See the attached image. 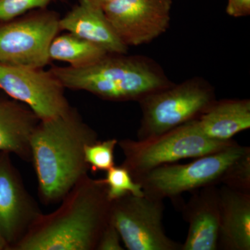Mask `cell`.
<instances>
[{
	"label": "cell",
	"mask_w": 250,
	"mask_h": 250,
	"mask_svg": "<svg viewBox=\"0 0 250 250\" xmlns=\"http://www.w3.org/2000/svg\"><path fill=\"white\" fill-rule=\"evenodd\" d=\"M226 13L233 18L246 17L250 14V0H228Z\"/></svg>",
	"instance_id": "603a6c76"
},
{
	"label": "cell",
	"mask_w": 250,
	"mask_h": 250,
	"mask_svg": "<svg viewBox=\"0 0 250 250\" xmlns=\"http://www.w3.org/2000/svg\"><path fill=\"white\" fill-rule=\"evenodd\" d=\"M0 89L27 105L40 121L56 118L71 108L65 87L42 68L0 63Z\"/></svg>",
	"instance_id": "9c48e42d"
},
{
	"label": "cell",
	"mask_w": 250,
	"mask_h": 250,
	"mask_svg": "<svg viewBox=\"0 0 250 250\" xmlns=\"http://www.w3.org/2000/svg\"><path fill=\"white\" fill-rule=\"evenodd\" d=\"M172 0H113L103 7L120 40L136 47L165 34L170 24Z\"/></svg>",
	"instance_id": "30bf717a"
},
{
	"label": "cell",
	"mask_w": 250,
	"mask_h": 250,
	"mask_svg": "<svg viewBox=\"0 0 250 250\" xmlns=\"http://www.w3.org/2000/svg\"><path fill=\"white\" fill-rule=\"evenodd\" d=\"M216 100L214 87L200 77L145 97L139 102L142 117L138 140L155 137L196 119Z\"/></svg>",
	"instance_id": "5b68a950"
},
{
	"label": "cell",
	"mask_w": 250,
	"mask_h": 250,
	"mask_svg": "<svg viewBox=\"0 0 250 250\" xmlns=\"http://www.w3.org/2000/svg\"><path fill=\"white\" fill-rule=\"evenodd\" d=\"M164 200L128 194L111 202L110 220L129 250H182L166 235Z\"/></svg>",
	"instance_id": "ba28073f"
},
{
	"label": "cell",
	"mask_w": 250,
	"mask_h": 250,
	"mask_svg": "<svg viewBox=\"0 0 250 250\" xmlns=\"http://www.w3.org/2000/svg\"><path fill=\"white\" fill-rule=\"evenodd\" d=\"M193 122L205 137L219 141H230L235 135L250 128V100H216Z\"/></svg>",
	"instance_id": "9a60e30c"
},
{
	"label": "cell",
	"mask_w": 250,
	"mask_h": 250,
	"mask_svg": "<svg viewBox=\"0 0 250 250\" xmlns=\"http://www.w3.org/2000/svg\"><path fill=\"white\" fill-rule=\"evenodd\" d=\"M106 188V193L110 202L132 194L136 196L145 195L141 184L135 182L127 169L124 166H113L106 171L104 179H100Z\"/></svg>",
	"instance_id": "ac0fdd59"
},
{
	"label": "cell",
	"mask_w": 250,
	"mask_h": 250,
	"mask_svg": "<svg viewBox=\"0 0 250 250\" xmlns=\"http://www.w3.org/2000/svg\"><path fill=\"white\" fill-rule=\"evenodd\" d=\"M57 13L40 9L0 23V63L43 68L49 46L60 31Z\"/></svg>",
	"instance_id": "52a82bcc"
},
{
	"label": "cell",
	"mask_w": 250,
	"mask_h": 250,
	"mask_svg": "<svg viewBox=\"0 0 250 250\" xmlns=\"http://www.w3.org/2000/svg\"><path fill=\"white\" fill-rule=\"evenodd\" d=\"M57 211L39 215L12 248L18 250H96L110 220L111 202L100 180L85 176Z\"/></svg>",
	"instance_id": "6da1fadb"
},
{
	"label": "cell",
	"mask_w": 250,
	"mask_h": 250,
	"mask_svg": "<svg viewBox=\"0 0 250 250\" xmlns=\"http://www.w3.org/2000/svg\"><path fill=\"white\" fill-rule=\"evenodd\" d=\"M8 248L9 246H8L7 243L0 233V250H6L8 249Z\"/></svg>",
	"instance_id": "d4e9b609"
},
{
	"label": "cell",
	"mask_w": 250,
	"mask_h": 250,
	"mask_svg": "<svg viewBox=\"0 0 250 250\" xmlns=\"http://www.w3.org/2000/svg\"><path fill=\"white\" fill-rule=\"evenodd\" d=\"M218 250H250V192L219 188Z\"/></svg>",
	"instance_id": "5bb4252c"
},
{
	"label": "cell",
	"mask_w": 250,
	"mask_h": 250,
	"mask_svg": "<svg viewBox=\"0 0 250 250\" xmlns=\"http://www.w3.org/2000/svg\"><path fill=\"white\" fill-rule=\"evenodd\" d=\"M236 141H219L205 137L193 121L167 132L145 140L118 141L127 169L133 179L159 166L186 159H196L223 150Z\"/></svg>",
	"instance_id": "277c9868"
},
{
	"label": "cell",
	"mask_w": 250,
	"mask_h": 250,
	"mask_svg": "<svg viewBox=\"0 0 250 250\" xmlns=\"http://www.w3.org/2000/svg\"><path fill=\"white\" fill-rule=\"evenodd\" d=\"M108 54L100 46L69 32L56 36L49 49L50 60L66 62L74 67L92 65Z\"/></svg>",
	"instance_id": "e0dca14e"
},
{
	"label": "cell",
	"mask_w": 250,
	"mask_h": 250,
	"mask_svg": "<svg viewBox=\"0 0 250 250\" xmlns=\"http://www.w3.org/2000/svg\"><path fill=\"white\" fill-rule=\"evenodd\" d=\"M121 241L118 230L110 220L100 236L96 250H123L124 248L121 246Z\"/></svg>",
	"instance_id": "7402d4cb"
},
{
	"label": "cell",
	"mask_w": 250,
	"mask_h": 250,
	"mask_svg": "<svg viewBox=\"0 0 250 250\" xmlns=\"http://www.w3.org/2000/svg\"><path fill=\"white\" fill-rule=\"evenodd\" d=\"M49 71L65 88L83 90L113 102L139 103L173 83L154 59L126 54H108L88 66H54Z\"/></svg>",
	"instance_id": "3957f363"
},
{
	"label": "cell",
	"mask_w": 250,
	"mask_h": 250,
	"mask_svg": "<svg viewBox=\"0 0 250 250\" xmlns=\"http://www.w3.org/2000/svg\"><path fill=\"white\" fill-rule=\"evenodd\" d=\"M40 120L18 101H0V152L30 153V140Z\"/></svg>",
	"instance_id": "2e32d148"
},
{
	"label": "cell",
	"mask_w": 250,
	"mask_h": 250,
	"mask_svg": "<svg viewBox=\"0 0 250 250\" xmlns=\"http://www.w3.org/2000/svg\"><path fill=\"white\" fill-rule=\"evenodd\" d=\"M250 148L236 142L223 150L196 158L187 164H166L134 179L145 195L164 200L175 199L185 192L222 184L233 163Z\"/></svg>",
	"instance_id": "8992f818"
},
{
	"label": "cell",
	"mask_w": 250,
	"mask_h": 250,
	"mask_svg": "<svg viewBox=\"0 0 250 250\" xmlns=\"http://www.w3.org/2000/svg\"><path fill=\"white\" fill-rule=\"evenodd\" d=\"M118 141L110 139L96 141L86 145L84 148L85 160L94 172L108 171L115 166V149Z\"/></svg>",
	"instance_id": "d6986e66"
},
{
	"label": "cell",
	"mask_w": 250,
	"mask_h": 250,
	"mask_svg": "<svg viewBox=\"0 0 250 250\" xmlns=\"http://www.w3.org/2000/svg\"><path fill=\"white\" fill-rule=\"evenodd\" d=\"M89 1L93 2L94 4L101 6V7H103L104 6H105V5L108 4L109 2H111V1H113V0H89Z\"/></svg>",
	"instance_id": "cb8c5ba5"
},
{
	"label": "cell",
	"mask_w": 250,
	"mask_h": 250,
	"mask_svg": "<svg viewBox=\"0 0 250 250\" xmlns=\"http://www.w3.org/2000/svg\"><path fill=\"white\" fill-rule=\"evenodd\" d=\"M55 1L63 0H0V23L21 17L29 11L44 9Z\"/></svg>",
	"instance_id": "44dd1931"
},
{
	"label": "cell",
	"mask_w": 250,
	"mask_h": 250,
	"mask_svg": "<svg viewBox=\"0 0 250 250\" xmlns=\"http://www.w3.org/2000/svg\"><path fill=\"white\" fill-rule=\"evenodd\" d=\"M181 210L189 224L182 250H218L220 211L217 185L198 189Z\"/></svg>",
	"instance_id": "7c38bea8"
},
{
	"label": "cell",
	"mask_w": 250,
	"mask_h": 250,
	"mask_svg": "<svg viewBox=\"0 0 250 250\" xmlns=\"http://www.w3.org/2000/svg\"><path fill=\"white\" fill-rule=\"evenodd\" d=\"M61 31L100 46L108 54H126L129 47L118 37L103 7L89 0H80L59 20Z\"/></svg>",
	"instance_id": "4fadbf2b"
},
{
	"label": "cell",
	"mask_w": 250,
	"mask_h": 250,
	"mask_svg": "<svg viewBox=\"0 0 250 250\" xmlns=\"http://www.w3.org/2000/svg\"><path fill=\"white\" fill-rule=\"evenodd\" d=\"M223 185L239 191L250 192V148L230 166Z\"/></svg>",
	"instance_id": "ffe728a7"
},
{
	"label": "cell",
	"mask_w": 250,
	"mask_h": 250,
	"mask_svg": "<svg viewBox=\"0 0 250 250\" xmlns=\"http://www.w3.org/2000/svg\"><path fill=\"white\" fill-rule=\"evenodd\" d=\"M98 134L73 108L61 116L40 121L30 140L39 191L47 202L64 198L86 176L84 148Z\"/></svg>",
	"instance_id": "7a4b0ae2"
},
{
	"label": "cell",
	"mask_w": 250,
	"mask_h": 250,
	"mask_svg": "<svg viewBox=\"0 0 250 250\" xmlns=\"http://www.w3.org/2000/svg\"><path fill=\"white\" fill-rule=\"evenodd\" d=\"M39 215L9 153L0 152V233L9 248L24 236Z\"/></svg>",
	"instance_id": "8fae6325"
}]
</instances>
